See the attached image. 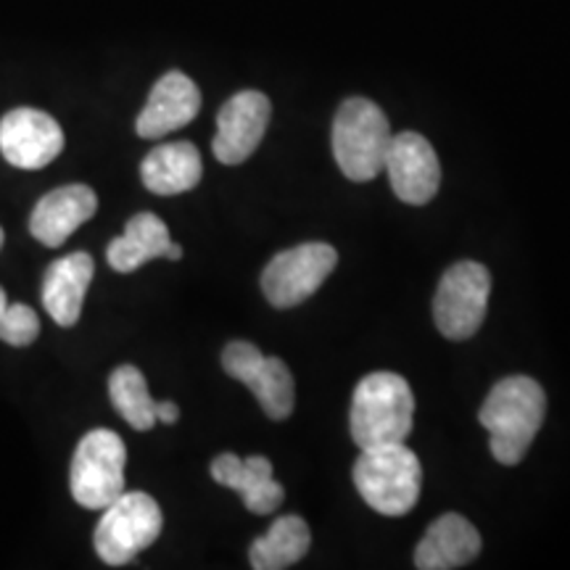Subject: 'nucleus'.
I'll use <instances>...</instances> for the list:
<instances>
[{
  "instance_id": "nucleus-20",
  "label": "nucleus",
  "mask_w": 570,
  "mask_h": 570,
  "mask_svg": "<svg viewBox=\"0 0 570 570\" xmlns=\"http://www.w3.org/2000/svg\"><path fill=\"white\" fill-rule=\"evenodd\" d=\"M312 533L304 518L283 515L269 525L267 533L252 544L248 560L256 570H283L296 566L298 560L309 552Z\"/></svg>"
},
{
  "instance_id": "nucleus-15",
  "label": "nucleus",
  "mask_w": 570,
  "mask_h": 570,
  "mask_svg": "<svg viewBox=\"0 0 570 570\" xmlns=\"http://www.w3.org/2000/svg\"><path fill=\"white\" fill-rule=\"evenodd\" d=\"M212 479L238 491L244 497L246 510L256 512V515H269L281 508L285 499L283 487L273 479V462L262 454L246 460H240L233 452L217 454L212 462Z\"/></svg>"
},
{
  "instance_id": "nucleus-13",
  "label": "nucleus",
  "mask_w": 570,
  "mask_h": 570,
  "mask_svg": "<svg viewBox=\"0 0 570 570\" xmlns=\"http://www.w3.org/2000/svg\"><path fill=\"white\" fill-rule=\"evenodd\" d=\"M202 109V90L183 71H167L148 92V101L138 114L135 132L140 138H164V135L190 125Z\"/></svg>"
},
{
  "instance_id": "nucleus-3",
  "label": "nucleus",
  "mask_w": 570,
  "mask_h": 570,
  "mask_svg": "<svg viewBox=\"0 0 570 570\" xmlns=\"http://www.w3.org/2000/svg\"><path fill=\"white\" fill-rule=\"evenodd\" d=\"M354 487L375 512L386 518L407 515L423 489V465L417 454L402 444H381L362 449L352 470Z\"/></svg>"
},
{
  "instance_id": "nucleus-16",
  "label": "nucleus",
  "mask_w": 570,
  "mask_h": 570,
  "mask_svg": "<svg viewBox=\"0 0 570 570\" xmlns=\"http://www.w3.org/2000/svg\"><path fill=\"white\" fill-rule=\"evenodd\" d=\"M92 275H96V262L90 254L71 252L61 259H56L51 267L46 269L42 277V306L51 315L56 325L71 327L82 315V302L88 294Z\"/></svg>"
},
{
  "instance_id": "nucleus-24",
  "label": "nucleus",
  "mask_w": 570,
  "mask_h": 570,
  "mask_svg": "<svg viewBox=\"0 0 570 570\" xmlns=\"http://www.w3.org/2000/svg\"><path fill=\"white\" fill-rule=\"evenodd\" d=\"M6 306H9V298H6V291L0 288V317L6 315Z\"/></svg>"
},
{
  "instance_id": "nucleus-8",
  "label": "nucleus",
  "mask_w": 570,
  "mask_h": 570,
  "mask_svg": "<svg viewBox=\"0 0 570 570\" xmlns=\"http://www.w3.org/2000/svg\"><path fill=\"white\" fill-rule=\"evenodd\" d=\"M338 265V252L331 244H302L275 254L262 273V294L277 309H291L315 296Z\"/></svg>"
},
{
  "instance_id": "nucleus-1",
  "label": "nucleus",
  "mask_w": 570,
  "mask_h": 570,
  "mask_svg": "<svg viewBox=\"0 0 570 570\" xmlns=\"http://www.w3.org/2000/svg\"><path fill=\"white\" fill-rule=\"evenodd\" d=\"M547 415V396L539 381L510 375L489 391L479 420L489 431L491 454L499 465H518L529 454Z\"/></svg>"
},
{
  "instance_id": "nucleus-2",
  "label": "nucleus",
  "mask_w": 570,
  "mask_h": 570,
  "mask_svg": "<svg viewBox=\"0 0 570 570\" xmlns=\"http://www.w3.org/2000/svg\"><path fill=\"white\" fill-rule=\"evenodd\" d=\"M412 417H415V396L402 375L381 370L356 383L348 428L360 449L402 444L412 433Z\"/></svg>"
},
{
  "instance_id": "nucleus-25",
  "label": "nucleus",
  "mask_w": 570,
  "mask_h": 570,
  "mask_svg": "<svg viewBox=\"0 0 570 570\" xmlns=\"http://www.w3.org/2000/svg\"><path fill=\"white\" fill-rule=\"evenodd\" d=\"M3 240H6V235H3V227H0V248H3Z\"/></svg>"
},
{
  "instance_id": "nucleus-21",
  "label": "nucleus",
  "mask_w": 570,
  "mask_h": 570,
  "mask_svg": "<svg viewBox=\"0 0 570 570\" xmlns=\"http://www.w3.org/2000/svg\"><path fill=\"white\" fill-rule=\"evenodd\" d=\"M109 396L114 410L135 431H151L156 425V402L148 383L135 365H119L109 377Z\"/></svg>"
},
{
  "instance_id": "nucleus-7",
  "label": "nucleus",
  "mask_w": 570,
  "mask_h": 570,
  "mask_svg": "<svg viewBox=\"0 0 570 570\" xmlns=\"http://www.w3.org/2000/svg\"><path fill=\"white\" fill-rule=\"evenodd\" d=\"M491 296V275L481 262H458L441 275L433 296V320L441 336L465 341L479 333L487 320Z\"/></svg>"
},
{
  "instance_id": "nucleus-4",
  "label": "nucleus",
  "mask_w": 570,
  "mask_h": 570,
  "mask_svg": "<svg viewBox=\"0 0 570 570\" xmlns=\"http://www.w3.org/2000/svg\"><path fill=\"white\" fill-rule=\"evenodd\" d=\"M389 117L370 98H346L333 119V156L348 180L370 183L386 167Z\"/></svg>"
},
{
  "instance_id": "nucleus-5",
  "label": "nucleus",
  "mask_w": 570,
  "mask_h": 570,
  "mask_svg": "<svg viewBox=\"0 0 570 570\" xmlns=\"http://www.w3.org/2000/svg\"><path fill=\"white\" fill-rule=\"evenodd\" d=\"M161 525L164 515L154 497L142 494V491H122L104 508L92 544L106 566L119 568L148 550L159 539Z\"/></svg>"
},
{
  "instance_id": "nucleus-11",
  "label": "nucleus",
  "mask_w": 570,
  "mask_h": 570,
  "mask_svg": "<svg viewBox=\"0 0 570 570\" xmlns=\"http://www.w3.org/2000/svg\"><path fill=\"white\" fill-rule=\"evenodd\" d=\"M269 117H273V104L265 92H235L217 114V135L212 142L214 156L227 167L244 164L265 140Z\"/></svg>"
},
{
  "instance_id": "nucleus-10",
  "label": "nucleus",
  "mask_w": 570,
  "mask_h": 570,
  "mask_svg": "<svg viewBox=\"0 0 570 570\" xmlns=\"http://www.w3.org/2000/svg\"><path fill=\"white\" fill-rule=\"evenodd\" d=\"M63 130L51 114L19 106L0 119V154L11 167L42 169L63 151Z\"/></svg>"
},
{
  "instance_id": "nucleus-17",
  "label": "nucleus",
  "mask_w": 570,
  "mask_h": 570,
  "mask_svg": "<svg viewBox=\"0 0 570 570\" xmlns=\"http://www.w3.org/2000/svg\"><path fill=\"white\" fill-rule=\"evenodd\" d=\"M481 533L468 518L446 512L433 520L431 529L420 539L415 550V566L420 570H454L465 568L479 558Z\"/></svg>"
},
{
  "instance_id": "nucleus-22",
  "label": "nucleus",
  "mask_w": 570,
  "mask_h": 570,
  "mask_svg": "<svg viewBox=\"0 0 570 570\" xmlns=\"http://www.w3.org/2000/svg\"><path fill=\"white\" fill-rule=\"evenodd\" d=\"M40 333V320L35 315L32 306L27 304H9L6 315L0 317V341L9 346H30Z\"/></svg>"
},
{
  "instance_id": "nucleus-12",
  "label": "nucleus",
  "mask_w": 570,
  "mask_h": 570,
  "mask_svg": "<svg viewBox=\"0 0 570 570\" xmlns=\"http://www.w3.org/2000/svg\"><path fill=\"white\" fill-rule=\"evenodd\" d=\"M391 188L404 204L423 206L439 194L441 164L433 146L420 132H399L391 138L386 167Z\"/></svg>"
},
{
  "instance_id": "nucleus-6",
  "label": "nucleus",
  "mask_w": 570,
  "mask_h": 570,
  "mask_svg": "<svg viewBox=\"0 0 570 570\" xmlns=\"http://www.w3.org/2000/svg\"><path fill=\"white\" fill-rule=\"evenodd\" d=\"M127 446L119 433L96 428L85 433L69 468V489L85 510H104L125 491Z\"/></svg>"
},
{
  "instance_id": "nucleus-19",
  "label": "nucleus",
  "mask_w": 570,
  "mask_h": 570,
  "mask_svg": "<svg viewBox=\"0 0 570 570\" xmlns=\"http://www.w3.org/2000/svg\"><path fill=\"white\" fill-rule=\"evenodd\" d=\"M204 164L194 142H161L140 164V180L156 196H180L202 183Z\"/></svg>"
},
{
  "instance_id": "nucleus-18",
  "label": "nucleus",
  "mask_w": 570,
  "mask_h": 570,
  "mask_svg": "<svg viewBox=\"0 0 570 570\" xmlns=\"http://www.w3.org/2000/svg\"><path fill=\"white\" fill-rule=\"evenodd\" d=\"M159 256L177 262L183 259V248L169 238V230L161 223V217H156L151 212L135 214L130 223L125 225V233L114 238L106 248V259L117 273H135L146 262L159 259Z\"/></svg>"
},
{
  "instance_id": "nucleus-14",
  "label": "nucleus",
  "mask_w": 570,
  "mask_h": 570,
  "mask_svg": "<svg viewBox=\"0 0 570 570\" xmlns=\"http://www.w3.org/2000/svg\"><path fill=\"white\" fill-rule=\"evenodd\" d=\"M98 212V196L90 185L71 183L51 190L35 204L30 233L42 246L56 248Z\"/></svg>"
},
{
  "instance_id": "nucleus-23",
  "label": "nucleus",
  "mask_w": 570,
  "mask_h": 570,
  "mask_svg": "<svg viewBox=\"0 0 570 570\" xmlns=\"http://www.w3.org/2000/svg\"><path fill=\"white\" fill-rule=\"evenodd\" d=\"M156 420L173 425V423H177V420H180V407H177L175 402H156Z\"/></svg>"
},
{
  "instance_id": "nucleus-9",
  "label": "nucleus",
  "mask_w": 570,
  "mask_h": 570,
  "mask_svg": "<svg viewBox=\"0 0 570 570\" xmlns=\"http://www.w3.org/2000/svg\"><path fill=\"white\" fill-rule=\"evenodd\" d=\"M223 367L227 375L254 391L256 402L262 404L267 417H291L296 404V383L283 360L262 354L248 341H230L223 352Z\"/></svg>"
}]
</instances>
